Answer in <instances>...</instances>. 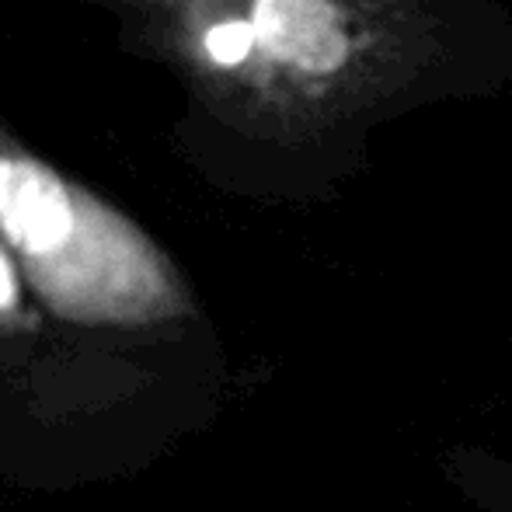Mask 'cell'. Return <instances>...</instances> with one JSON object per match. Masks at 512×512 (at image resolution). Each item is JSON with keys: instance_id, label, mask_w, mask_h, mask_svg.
Returning a JSON list of instances; mask_svg holds the SVG:
<instances>
[{"instance_id": "2", "label": "cell", "mask_w": 512, "mask_h": 512, "mask_svg": "<svg viewBox=\"0 0 512 512\" xmlns=\"http://www.w3.org/2000/svg\"><path fill=\"white\" fill-rule=\"evenodd\" d=\"M255 32V53L297 74H335L349 60L342 11L331 0H248L237 11Z\"/></svg>"}, {"instance_id": "3", "label": "cell", "mask_w": 512, "mask_h": 512, "mask_svg": "<svg viewBox=\"0 0 512 512\" xmlns=\"http://www.w3.org/2000/svg\"><path fill=\"white\" fill-rule=\"evenodd\" d=\"M21 269L14 262L11 248L0 237V331H14L28 324L25 317V286H21Z\"/></svg>"}, {"instance_id": "1", "label": "cell", "mask_w": 512, "mask_h": 512, "mask_svg": "<svg viewBox=\"0 0 512 512\" xmlns=\"http://www.w3.org/2000/svg\"><path fill=\"white\" fill-rule=\"evenodd\" d=\"M0 237L60 321L150 328L185 317L182 276L140 223L0 129Z\"/></svg>"}]
</instances>
